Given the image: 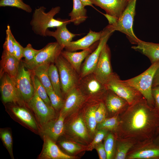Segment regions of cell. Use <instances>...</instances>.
Masks as SVG:
<instances>
[{
	"instance_id": "obj_13",
	"label": "cell",
	"mask_w": 159,
	"mask_h": 159,
	"mask_svg": "<svg viewBox=\"0 0 159 159\" xmlns=\"http://www.w3.org/2000/svg\"><path fill=\"white\" fill-rule=\"evenodd\" d=\"M25 68L21 63L15 82L23 99L27 103L34 95L35 90L31 72Z\"/></svg>"
},
{
	"instance_id": "obj_26",
	"label": "cell",
	"mask_w": 159,
	"mask_h": 159,
	"mask_svg": "<svg viewBox=\"0 0 159 159\" xmlns=\"http://www.w3.org/2000/svg\"><path fill=\"white\" fill-rule=\"evenodd\" d=\"M11 110L19 119L33 130L37 131L38 127L33 117L26 109L21 107H13Z\"/></svg>"
},
{
	"instance_id": "obj_25",
	"label": "cell",
	"mask_w": 159,
	"mask_h": 159,
	"mask_svg": "<svg viewBox=\"0 0 159 159\" xmlns=\"http://www.w3.org/2000/svg\"><path fill=\"white\" fill-rule=\"evenodd\" d=\"M69 129L74 135L83 140H87L89 138L88 129L83 118L79 116L70 123Z\"/></svg>"
},
{
	"instance_id": "obj_17",
	"label": "cell",
	"mask_w": 159,
	"mask_h": 159,
	"mask_svg": "<svg viewBox=\"0 0 159 159\" xmlns=\"http://www.w3.org/2000/svg\"><path fill=\"white\" fill-rule=\"evenodd\" d=\"M99 41L95 42L88 49L81 52H74L63 50L61 54L68 61L79 74L82 62L96 49Z\"/></svg>"
},
{
	"instance_id": "obj_19",
	"label": "cell",
	"mask_w": 159,
	"mask_h": 159,
	"mask_svg": "<svg viewBox=\"0 0 159 159\" xmlns=\"http://www.w3.org/2000/svg\"><path fill=\"white\" fill-rule=\"evenodd\" d=\"M102 33V31L95 32L90 29L86 36L77 41L70 42L64 48L66 50L71 52L87 49L95 42L100 40Z\"/></svg>"
},
{
	"instance_id": "obj_28",
	"label": "cell",
	"mask_w": 159,
	"mask_h": 159,
	"mask_svg": "<svg viewBox=\"0 0 159 159\" xmlns=\"http://www.w3.org/2000/svg\"><path fill=\"white\" fill-rule=\"evenodd\" d=\"M48 74L53 90L57 95L63 98L58 71L56 65L54 63L50 64Z\"/></svg>"
},
{
	"instance_id": "obj_43",
	"label": "cell",
	"mask_w": 159,
	"mask_h": 159,
	"mask_svg": "<svg viewBox=\"0 0 159 159\" xmlns=\"http://www.w3.org/2000/svg\"><path fill=\"white\" fill-rule=\"evenodd\" d=\"M12 41L14 56L19 60L21 61L23 57L24 48L16 40L13 35Z\"/></svg>"
},
{
	"instance_id": "obj_35",
	"label": "cell",
	"mask_w": 159,
	"mask_h": 159,
	"mask_svg": "<svg viewBox=\"0 0 159 159\" xmlns=\"http://www.w3.org/2000/svg\"><path fill=\"white\" fill-rule=\"evenodd\" d=\"M7 27L5 40L3 45V48L4 51L14 55L13 44L12 41L13 35L11 32L10 26L9 24Z\"/></svg>"
},
{
	"instance_id": "obj_11",
	"label": "cell",
	"mask_w": 159,
	"mask_h": 159,
	"mask_svg": "<svg viewBox=\"0 0 159 159\" xmlns=\"http://www.w3.org/2000/svg\"><path fill=\"white\" fill-rule=\"evenodd\" d=\"M34 95L27 103L34 112L39 124L42 126L55 118V110L47 105L39 97L34 88Z\"/></svg>"
},
{
	"instance_id": "obj_46",
	"label": "cell",
	"mask_w": 159,
	"mask_h": 159,
	"mask_svg": "<svg viewBox=\"0 0 159 159\" xmlns=\"http://www.w3.org/2000/svg\"><path fill=\"white\" fill-rule=\"evenodd\" d=\"M159 85V66L157 69L153 77L152 87Z\"/></svg>"
},
{
	"instance_id": "obj_32",
	"label": "cell",
	"mask_w": 159,
	"mask_h": 159,
	"mask_svg": "<svg viewBox=\"0 0 159 159\" xmlns=\"http://www.w3.org/2000/svg\"><path fill=\"white\" fill-rule=\"evenodd\" d=\"M0 6L15 7L29 13L32 10L30 6L24 3L22 0H0Z\"/></svg>"
},
{
	"instance_id": "obj_30",
	"label": "cell",
	"mask_w": 159,
	"mask_h": 159,
	"mask_svg": "<svg viewBox=\"0 0 159 159\" xmlns=\"http://www.w3.org/2000/svg\"><path fill=\"white\" fill-rule=\"evenodd\" d=\"M32 78L34 88L39 97L48 106L52 107L45 87L34 74Z\"/></svg>"
},
{
	"instance_id": "obj_47",
	"label": "cell",
	"mask_w": 159,
	"mask_h": 159,
	"mask_svg": "<svg viewBox=\"0 0 159 159\" xmlns=\"http://www.w3.org/2000/svg\"><path fill=\"white\" fill-rule=\"evenodd\" d=\"M84 5L85 6H90L93 7V4L92 3L90 0H80Z\"/></svg>"
},
{
	"instance_id": "obj_33",
	"label": "cell",
	"mask_w": 159,
	"mask_h": 159,
	"mask_svg": "<svg viewBox=\"0 0 159 159\" xmlns=\"http://www.w3.org/2000/svg\"><path fill=\"white\" fill-rule=\"evenodd\" d=\"M0 136L11 158L14 159L13 153V141L11 132L8 130L1 129L0 131Z\"/></svg>"
},
{
	"instance_id": "obj_36",
	"label": "cell",
	"mask_w": 159,
	"mask_h": 159,
	"mask_svg": "<svg viewBox=\"0 0 159 159\" xmlns=\"http://www.w3.org/2000/svg\"><path fill=\"white\" fill-rule=\"evenodd\" d=\"M106 137L104 145L107 154V159L112 158L114 154V140L113 135L109 134Z\"/></svg>"
},
{
	"instance_id": "obj_31",
	"label": "cell",
	"mask_w": 159,
	"mask_h": 159,
	"mask_svg": "<svg viewBox=\"0 0 159 159\" xmlns=\"http://www.w3.org/2000/svg\"><path fill=\"white\" fill-rule=\"evenodd\" d=\"M159 157V148H155L140 150L132 154L129 159H149Z\"/></svg>"
},
{
	"instance_id": "obj_20",
	"label": "cell",
	"mask_w": 159,
	"mask_h": 159,
	"mask_svg": "<svg viewBox=\"0 0 159 159\" xmlns=\"http://www.w3.org/2000/svg\"><path fill=\"white\" fill-rule=\"evenodd\" d=\"M20 62L14 55L3 50L0 61V77L6 73L15 80L19 72Z\"/></svg>"
},
{
	"instance_id": "obj_14",
	"label": "cell",
	"mask_w": 159,
	"mask_h": 159,
	"mask_svg": "<svg viewBox=\"0 0 159 159\" xmlns=\"http://www.w3.org/2000/svg\"><path fill=\"white\" fill-rule=\"evenodd\" d=\"M61 113L65 117L68 114L76 110L86 101V99L77 87L70 90L66 95Z\"/></svg>"
},
{
	"instance_id": "obj_12",
	"label": "cell",
	"mask_w": 159,
	"mask_h": 159,
	"mask_svg": "<svg viewBox=\"0 0 159 159\" xmlns=\"http://www.w3.org/2000/svg\"><path fill=\"white\" fill-rule=\"evenodd\" d=\"M110 48L107 44L101 52L99 59L93 72L96 77L105 85L113 74L110 61Z\"/></svg>"
},
{
	"instance_id": "obj_48",
	"label": "cell",
	"mask_w": 159,
	"mask_h": 159,
	"mask_svg": "<svg viewBox=\"0 0 159 159\" xmlns=\"http://www.w3.org/2000/svg\"><path fill=\"white\" fill-rule=\"evenodd\" d=\"M158 141L159 143V138H158Z\"/></svg>"
},
{
	"instance_id": "obj_6",
	"label": "cell",
	"mask_w": 159,
	"mask_h": 159,
	"mask_svg": "<svg viewBox=\"0 0 159 159\" xmlns=\"http://www.w3.org/2000/svg\"><path fill=\"white\" fill-rule=\"evenodd\" d=\"M107 89L125 100L131 105L144 97L135 88L121 80L115 73L105 85Z\"/></svg>"
},
{
	"instance_id": "obj_4",
	"label": "cell",
	"mask_w": 159,
	"mask_h": 159,
	"mask_svg": "<svg viewBox=\"0 0 159 159\" xmlns=\"http://www.w3.org/2000/svg\"><path fill=\"white\" fill-rule=\"evenodd\" d=\"M137 0H129L120 16L111 25L114 31L125 34L131 43L137 44L140 40L135 35L133 25Z\"/></svg>"
},
{
	"instance_id": "obj_10",
	"label": "cell",
	"mask_w": 159,
	"mask_h": 159,
	"mask_svg": "<svg viewBox=\"0 0 159 159\" xmlns=\"http://www.w3.org/2000/svg\"><path fill=\"white\" fill-rule=\"evenodd\" d=\"M0 78V90L3 102L17 104L20 106L24 105L25 102L17 88L15 80L6 73Z\"/></svg>"
},
{
	"instance_id": "obj_40",
	"label": "cell",
	"mask_w": 159,
	"mask_h": 159,
	"mask_svg": "<svg viewBox=\"0 0 159 159\" xmlns=\"http://www.w3.org/2000/svg\"><path fill=\"white\" fill-rule=\"evenodd\" d=\"M59 144L67 152L71 154L74 153L82 149L79 145L69 141H62L59 143Z\"/></svg>"
},
{
	"instance_id": "obj_7",
	"label": "cell",
	"mask_w": 159,
	"mask_h": 159,
	"mask_svg": "<svg viewBox=\"0 0 159 159\" xmlns=\"http://www.w3.org/2000/svg\"><path fill=\"white\" fill-rule=\"evenodd\" d=\"M115 31L110 24L102 31L101 37L96 49L85 59L82 64L79 74L80 78L93 73L98 61L101 51Z\"/></svg>"
},
{
	"instance_id": "obj_3",
	"label": "cell",
	"mask_w": 159,
	"mask_h": 159,
	"mask_svg": "<svg viewBox=\"0 0 159 159\" xmlns=\"http://www.w3.org/2000/svg\"><path fill=\"white\" fill-rule=\"evenodd\" d=\"M159 66V61L151 64L140 74L124 81L137 89L147 100L149 105L153 107L155 102L152 94L153 80L154 74Z\"/></svg>"
},
{
	"instance_id": "obj_44",
	"label": "cell",
	"mask_w": 159,
	"mask_h": 159,
	"mask_svg": "<svg viewBox=\"0 0 159 159\" xmlns=\"http://www.w3.org/2000/svg\"><path fill=\"white\" fill-rule=\"evenodd\" d=\"M95 148L97 150L100 159H107V154L104 144L101 142L97 145Z\"/></svg>"
},
{
	"instance_id": "obj_5",
	"label": "cell",
	"mask_w": 159,
	"mask_h": 159,
	"mask_svg": "<svg viewBox=\"0 0 159 159\" xmlns=\"http://www.w3.org/2000/svg\"><path fill=\"white\" fill-rule=\"evenodd\" d=\"M55 63L58 71L63 95H66L70 90L77 87L80 79L79 74L61 54Z\"/></svg>"
},
{
	"instance_id": "obj_1",
	"label": "cell",
	"mask_w": 159,
	"mask_h": 159,
	"mask_svg": "<svg viewBox=\"0 0 159 159\" xmlns=\"http://www.w3.org/2000/svg\"><path fill=\"white\" fill-rule=\"evenodd\" d=\"M130 105V113L125 122L129 132H141L155 125L157 120L154 112L156 110L149 105L144 97Z\"/></svg>"
},
{
	"instance_id": "obj_37",
	"label": "cell",
	"mask_w": 159,
	"mask_h": 159,
	"mask_svg": "<svg viewBox=\"0 0 159 159\" xmlns=\"http://www.w3.org/2000/svg\"><path fill=\"white\" fill-rule=\"evenodd\" d=\"M117 118L115 117L105 119L103 121L97 124V129L98 130L102 129L113 130L117 127Z\"/></svg>"
},
{
	"instance_id": "obj_9",
	"label": "cell",
	"mask_w": 159,
	"mask_h": 159,
	"mask_svg": "<svg viewBox=\"0 0 159 159\" xmlns=\"http://www.w3.org/2000/svg\"><path fill=\"white\" fill-rule=\"evenodd\" d=\"M63 49L57 42L49 43L32 60L23 61L22 63L26 68L32 71L41 65L54 63Z\"/></svg>"
},
{
	"instance_id": "obj_22",
	"label": "cell",
	"mask_w": 159,
	"mask_h": 159,
	"mask_svg": "<svg viewBox=\"0 0 159 159\" xmlns=\"http://www.w3.org/2000/svg\"><path fill=\"white\" fill-rule=\"evenodd\" d=\"M68 24H65L56 28L54 31L47 29L46 32V36L54 37L57 42L63 49L73 38L77 35L69 32L67 27Z\"/></svg>"
},
{
	"instance_id": "obj_8",
	"label": "cell",
	"mask_w": 159,
	"mask_h": 159,
	"mask_svg": "<svg viewBox=\"0 0 159 159\" xmlns=\"http://www.w3.org/2000/svg\"><path fill=\"white\" fill-rule=\"evenodd\" d=\"M77 87L86 100L88 98H105L108 91L105 85L99 80L93 73L80 78Z\"/></svg>"
},
{
	"instance_id": "obj_2",
	"label": "cell",
	"mask_w": 159,
	"mask_h": 159,
	"mask_svg": "<svg viewBox=\"0 0 159 159\" xmlns=\"http://www.w3.org/2000/svg\"><path fill=\"white\" fill-rule=\"evenodd\" d=\"M60 9V7L57 6L52 8L49 11L46 12V8L43 6L36 9L30 22L34 32L43 37H47L46 32L48 28H57L65 24L70 23V19L54 18V16L59 12Z\"/></svg>"
},
{
	"instance_id": "obj_23",
	"label": "cell",
	"mask_w": 159,
	"mask_h": 159,
	"mask_svg": "<svg viewBox=\"0 0 159 159\" xmlns=\"http://www.w3.org/2000/svg\"><path fill=\"white\" fill-rule=\"evenodd\" d=\"M106 108L110 112H114L129 105L124 99L111 91L108 90L105 98L104 103Z\"/></svg>"
},
{
	"instance_id": "obj_21",
	"label": "cell",
	"mask_w": 159,
	"mask_h": 159,
	"mask_svg": "<svg viewBox=\"0 0 159 159\" xmlns=\"http://www.w3.org/2000/svg\"><path fill=\"white\" fill-rule=\"evenodd\" d=\"M132 48L147 56L151 64L159 61V44L145 42L140 40Z\"/></svg>"
},
{
	"instance_id": "obj_45",
	"label": "cell",
	"mask_w": 159,
	"mask_h": 159,
	"mask_svg": "<svg viewBox=\"0 0 159 159\" xmlns=\"http://www.w3.org/2000/svg\"><path fill=\"white\" fill-rule=\"evenodd\" d=\"M152 92L155 104L159 110V85L152 87Z\"/></svg>"
},
{
	"instance_id": "obj_18",
	"label": "cell",
	"mask_w": 159,
	"mask_h": 159,
	"mask_svg": "<svg viewBox=\"0 0 159 159\" xmlns=\"http://www.w3.org/2000/svg\"><path fill=\"white\" fill-rule=\"evenodd\" d=\"M65 117L60 112L59 116L54 118L41 127L42 132L55 142L62 135L64 130Z\"/></svg>"
},
{
	"instance_id": "obj_29",
	"label": "cell",
	"mask_w": 159,
	"mask_h": 159,
	"mask_svg": "<svg viewBox=\"0 0 159 159\" xmlns=\"http://www.w3.org/2000/svg\"><path fill=\"white\" fill-rule=\"evenodd\" d=\"M99 103L91 105L87 110L85 114V122L88 130L90 132L95 133L97 128V123L96 121L95 112Z\"/></svg>"
},
{
	"instance_id": "obj_39",
	"label": "cell",
	"mask_w": 159,
	"mask_h": 159,
	"mask_svg": "<svg viewBox=\"0 0 159 159\" xmlns=\"http://www.w3.org/2000/svg\"><path fill=\"white\" fill-rule=\"evenodd\" d=\"M42 49H35L32 47L31 44H28L24 49L23 57L25 58L24 61L28 62L32 60Z\"/></svg>"
},
{
	"instance_id": "obj_42",
	"label": "cell",
	"mask_w": 159,
	"mask_h": 159,
	"mask_svg": "<svg viewBox=\"0 0 159 159\" xmlns=\"http://www.w3.org/2000/svg\"><path fill=\"white\" fill-rule=\"evenodd\" d=\"M106 107L103 102L99 103L95 112V116L97 124L103 121L105 119Z\"/></svg>"
},
{
	"instance_id": "obj_38",
	"label": "cell",
	"mask_w": 159,
	"mask_h": 159,
	"mask_svg": "<svg viewBox=\"0 0 159 159\" xmlns=\"http://www.w3.org/2000/svg\"><path fill=\"white\" fill-rule=\"evenodd\" d=\"M132 146L131 143L122 142L119 143L117 146V151L115 158L124 159L129 149Z\"/></svg>"
},
{
	"instance_id": "obj_15",
	"label": "cell",
	"mask_w": 159,
	"mask_h": 159,
	"mask_svg": "<svg viewBox=\"0 0 159 159\" xmlns=\"http://www.w3.org/2000/svg\"><path fill=\"white\" fill-rule=\"evenodd\" d=\"M92 3L105 10L106 14L116 18L121 15L129 0H90Z\"/></svg>"
},
{
	"instance_id": "obj_16",
	"label": "cell",
	"mask_w": 159,
	"mask_h": 159,
	"mask_svg": "<svg viewBox=\"0 0 159 159\" xmlns=\"http://www.w3.org/2000/svg\"><path fill=\"white\" fill-rule=\"evenodd\" d=\"M44 143L39 157L41 159H72L74 157L62 151L55 142L47 136L43 135Z\"/></svg>"
},
{
	"instance_id": "obj_27",
	"label": "cell",
	"mask_w": 159,
	"mask_h": 159,
	"mask_svg": "<svg viewBox=\"0 0 159 159\" xmlns=\"http://www.w3.org/2000/svg\"><path fill=\"white\" fill-rule=\"evenodd\" d=\"M50 64H47L41 65L32 70L46 90H53L48 74V69Z\"/></svg>"
},
{
	"instance_id": "obj_34",
	"label": "cell",
	"mask_w": 159,
	"mask_h": 159,
	"mask_svg": "<svg viewBox=\"0 0 159 159\" xmlns=\"http://www.w3.org/2000/svg\"><path fill=\"white\" fill-rule=\"evenodd\" d=\"M46 90L52 107L56 110H61L64 104L63 98L57 95L53 90Z\"/></svg>"
},
{
	"instance_id": "obj_24",
	"label": "cell",
	"mask_w": 159,
	"mask_h": 159,
	"mask_svg": "<svg viewBox=\"0 0 159 159\" xmlns=\"http://www.w3.org/2000/svg\"><path fill=\"white\" fill-rule=\"evenodd\" d=\"M73 7L69 13L71 22L78 25L83 22L87 19V9L80 0H73Z\"/></svg>"
},
{
	"instance_id": "obj_41",
	"label": "cell",
	"mask_w": 159,
	"mask_h": 159,
	"mask_svg": "<svg viewBox=\"0 0 159 159\" xmlns=\"http://www.w3.org/2000/svg\"><path fill=\"white\" fill-rule=\"evenodd\" d=\"M107 133V130L102 129L98 130L95 135L94 138L89 145L88 150H91L95 148V146L101 142L103 139L106 136Z\"/></svg>"
}]
</instances>
